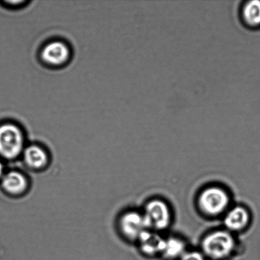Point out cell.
Listing matches in <instances>:
<instances>
[{
  "mask_svg": "<svg viewBox=\"0 0 260 260\" xmlns=\"http://www.w3.org/2000/svg\"><path fill=\"white\" fill-rule=\"evenodd\" d=\"M236 244L235 239L230 232L216 231L204 238L201 246L204 255L218 260L230 256L235 249Z\"/></svg>",
  "mask_w": 260,
  "mask_h": 260,
  "instance_id": "obj_2",
  "label": "cell"
},
{
  "mask_svg": "<svg viewBox=\"0 0 260 260\" xmlns=\"http://www.w3.org/2000/svg\"><path fill=\"white\" fill-rule=\"evenodd\" d=\"M27 181L21 173L10 172L4 176L2 185L7 192L11 194H20L24 192L27 187Z\"/></svg>",
  "mask_w": 260,
  "mask_h": 260,
  "instance_id": "obj_11",
  "label": "cell"
},
{
  "mask_svg": "<svg viewBox=\"0 0 260 260\" xmlns=\"http://www.w3.org/2000/svg\"><path fill=\"white\" fill-rule=\"evenodd\" d=\"M179 260H206L205 256L201 252L186 251Z\"/></svg>",
  "mask_w": 260,
  "mask_h": 260,
  "instance_id": "obj_13",
  "label": "cell"
},
{
  "mask_svg": "<svg viewBox=\"0 0 260 260\" xmlns=\"http://www.w3.org/2000/svg\"><path fill=\"white\" fill-rule=\"evenodd\" d=\"M72 57V50L64 40L52 39L46 43L40 51V58L51 68H61L67 64Z\"/></svg>",
  "mask_w": 260,
  "mask_h": 260,
  "instance_id": "obj_4",
  "label": "cell"
},
{
  "mask_svg": "<svg viewBox=\"0 0 260 260\" xmlns=\"http://www.w3.org/2000/svg\"><path fill=\"white\" fill-rule=\"evenodd\" d=\"M143 215L149 230L155 232L165 230L170 223V208L167 204L161 200L149 201L145 206Z\"/></svg>",
  "mask_w": 260,
  "mask_h": 260,
  "instance_id": "obj_5",
  "label": "cell"
},
{
  "mask_svg": "<svg viewBox=\"0 0 260 260\" xmlns=\"http://www.w3.org/2000/svg\"><path fill=\"white\" fill-rule=\"evenodd\" d=\"M240 17L246 26L260 29V0H248L241 7Z\"/></svg>",
  "mask_w": 260,
  "mask_h": 260,
  "instance_id": "obj_8",
  "label": "cell"
},
{
  "mask_svg": "<svg viewBox=\"0 0 260 260\" xmlns=\"http://www.w3.org/2000/svg\"><path fill=\"white\" fill-rule=\"evenodd\" d=\"M24 161L30 168L40 169L47 165L48 156L44 148L38 144H32L23 151Z\"/></svg>",
  "mask_w": 260,
  "mask_h": 260,
  "instance_id": "obj_10",
  "label": "cell"
},
{
  "mask_svg": "<svg viewBox=\"0 0 260 260\" xmlns=\"http://www.w3.org/2000/svg\"><path fill=\"white\" fill-rule=\"evenodd\" d=\"M119 228L126 238L137 241L145 231L149 230L143 213L137 211L124 213L119 220Z\"/></svg>",
  "mask_w": 260,
  "mask_h": 260,
  "instance_id": "obj_6",
  "label": "cell"
},
{
  "mask_svg": "<svg viewBox=\"0 0 260 260\" xmlns=\"http://www.w3.org/2000/svg\"><path fill=\"white\" fill-rule=\"evenodd\" d=\"M230 201V196L225 190L213 186L202 191L198 203L201 210L206 215L217 216L228 210Z\"/></svg>",
  "mask_w": 260,
  "mask_h": 260,
  "instance_id": "obj_3",
  "label": "cell"
},
{
  "mask_svg": "<svg viewBox=\"0 0 260 260\" xmlns=\"http://www.w3.org/2000/svg\"><path fill=\"white\" fill-rule=\"evenodd\" d=\"M165 239L156 232L147 230L140 237L139 242L140 248L148 255L161 254Z\"/></svg>",
  "mask_w": 260,
  "mask_h": 260,
  "instance_id": "obj_9",
  "label": "cell"
},
{
  "mask_svg": "<svg viewBox=\"0 0 260 260\" xmlns=\"http://www.w3.org/2000/svg\"><path fill=\"white\" fill-rule=\"evenodd\" d=\"M186 246L182 239L175 237L165 239L161 254L168 259L180 258L185 253Z\"/></svg>",
  "mask_w": 260,
  "mask_h": 260,
  "instance_id": "obj_12",
  "label": "cell"
},
{
  "mask_svg": "<svg viewBox=\"0 0 260 260\" xmlns=\"http://www.w3.org/2000/svg\"><path fill=\"white\" fill-rule=\"evenodd\" d=\"M25 135L19 125L9 121L0 123V155L7 159L19 156L25 149Z\"/></svg>",
  "mask_w": 260,
  "mask_h": 260,
  "instance_id": "obj_1",
  "label": "cell"
},
{
  "mask_svg": "<svg viewBox=\"0 0 260 260\" xmlns=\"http://www.w3.org/2000/svg\"><path fill=\"white\" fill-rule=\"evenodd\" d=\"M3 173H4V166H3L1 160H0V178L2 177Z\"/></svg>",
  "mask_w": 260,
  "mask_h": 260,
  "instance_id": "obj_14",
  "label": "cell"
},
{
  "mask_svg": "<svg viewBox=\"0 0 260 260\" xmlns=\"http://www.w3.org/2000/svg\"><path fill=\"white\" fill-rule=\"evenodd\" d=\"M250 215L248 210L243 206H236L226 213L224 225L229 232L243 230L248 225Z\"/></svg>",
  "mask_w": 260,
  "mask_h": 260,
  "instance_id": "obj_7",
  "label": "cell"
}]
</instances>
